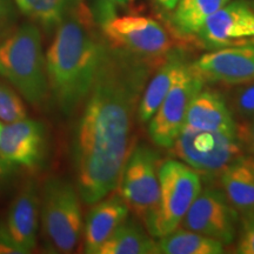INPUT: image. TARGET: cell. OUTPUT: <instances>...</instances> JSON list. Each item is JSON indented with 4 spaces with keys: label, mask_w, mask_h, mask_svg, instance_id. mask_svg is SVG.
<instances>
[{
    "label": "cell",
    "mask_w": 254,
    "mask_h": 254,
    "mask_svg": "<svg viewBox=\"0 0 254 254\" xmlns=\"http://www.w3.org/2000/svg\"><path fill=\"white\" fill-rule=\"evenodd\" d=\"M39 221V190L33 180H27L12 200L5 222L12 238L25 253H30L36 249Z\"/></svg>",
    "instance_id": "14"
},
{
    "label": "cell",
    "mask_w": 254,
    "mask_h": 254,
    "mask_svg": "<svg viewBox=\"0 0 254 254\" xmlns=\"http://www.w3.org/2000/svg\"><path fill=\"white\" fill-rule=\"evenodd\" d=\"M44 243L53 253H72L82 236L84 220L77 186L59 177L45 180L40 190Z\"/></svg>",
    "instance_id": "5"
},
{
    "label": "cell",
    "mask_w": 254,
    "mask_h": 254,
    "mask_svg": "<svg viewBox=\"0 0 254 254\" xmlns=\"http://www.w3.org/2000/svg\"><path fill=\"white\" fill-rule=\"evenodd\" d=\"M74 1L75 0H14L21 14L46 31L57 28Z\"/></svg>",
    "instance_id": "22"
},
{
    "label": "cell",
    "mask_w": 254,
    "mask_h": 254,
    "mask_svg": "<svg viewBox=\"0 0 254 254\" xmlns=\"http://www.w3.org/2000/svg\"><path fill=\"white\" fill-rule=\"evenodd\" d=\"M19 11L14 0H0V41L18 27Z\"/></svg>",
    "instance_id": "26"
},
{
    "label": "cell",
    "mask_w": 254,
    "mask_h": 254,
    "mask_svg": "<svg viewBox=\"0 0 254 254\" xmlns=\"http://www.w3.org/2000/svg\"><path fill=\"white\" fill-rule=\"evenodd\" d=\"M0 75L37 109L50 98L46 57L39 27L25 23L0 41Z\"/></svg>",
    "instance_id": "3"
},
{
    "label": "cell",
    "mask_w": 254,
    "mask_h": 254,
    "mask_svg": "<svg viewBox=\"0 0 254 254\" xmlns=\"http://www.w3.org/2000/svg\"><path fill=\"white\" fill-rule=\"evenodd\" d=\"M159 154L145 142L135 145L120 173L117 193L141 222L148 220L159 199Z\"/></svg>",
    "instance_id": "8"
},
{
    "label": "cell",
    "mask_w": 254,
    "mask_h": 254,
    "mask_svg": "<svg viewBox=\"0 0 254 254\" xmlns=\"http://www.w3.org/2000/svg\"><path fill=\"white\" fill-rule=\"evenodd\" d=\"M205 81L238 86L254 81V46L212 50L190 64Z\"/></svg>",
    "instance_id": "13"
},
{
    "label": "cell",
    "mask_w": 254,
    "mask_h": 254,
    "mask_svg": "<svg viewBox=\"0 0 254 254\" xmlns=\"http://www.w3.org/2000/svg\"><path fill=\"white\" fill-rule=\"evenodd\" d=\"M195 38L209 51L254 46V7L244 0H230L205 21Z\"/></svg>",
    "instance_id": "11"
},
{
    "label": "cell",
    "mask_w": 254,
    "mask_h": 254,
    "mask_svg": "<svg viewBox=\"0 0 254 254\" xmlns=\"http://www.w3.org/2000/svg\"><path fill=\"white\" fill-rule=\"evenodd\" d=\"M1 126H2V125H1V124H0V129H1Z\"/></svg>",
    "instance_id": "33"
},
{
    "label": "cell",
    "mask_w": 254,
    "mask_h": 254,
    "mask_svg": "<svg viewBox=\"0 0 254 254\" xmlns=\"http://www.w3.org/2000/svg\"><path fill=\"white\" fill-rule=\"evenodd\" d=\"M92 13L104 40L116 49L151 60H164L174 51L170 31L154 18L117 14L109 0L100 1Z\"/></svg>",
    "instance_id": "4"
},
{
    "label": "cell",
    "mask_w": 254,
    "mask_h": 254,
    "mask_svg": "<svg viewBox=\"0 0 254 254\" xmlns=\"http://www.w3.org/2000/svg\"><path fill=\"white\" fill-rule=\"evenodd\" d=\"M185 64L182 51L174 50L154 69L142 91L138 105L136 118L141 124L150 122Z\"/></svg>",
    "instance_id": "17"
},
{
    "label": "cell",
    "mask_w": 254,
    "mask_h": 254,
    "mask_svg": "<svg viewBox=\"0 0 254 254\" xmlns=\"http://www.w3.org/2000/svg\"><path fill=\"white\" fill-rule=\"evenodd\" d=\"M158 241L138 218H127L99 247L97 254H157Z\"/></svg>",
    "instance_id": "19"
},
{
    "label": "cell",
    "mask_w": 254,
    "mask_h": 254,
    "mask_svg": "<svg viewBox=\"0 0 254 254\" xmlns=\"http://www.w3.org/2000/svg\"><path fill=\"white\" fill-rule=\"evenodd\" d=\"M0 157L18 166L39 170L47 157L46 126L26 118L2 125Z\"/></svg>",
    "instance_id": "12"
},
{
    "label": "cell",
    "mask_w": 254,
    "mask_h": 254,
    "mask_svg": "<svg viewBox=\"0 0 254 254\" xmlns=\"http://www.w3.org/2000/svg\"><path fill=\"white\" fill-rule=\"evenodd\" d=\"M111 2H118V4H125V2L129 1V0H109Z\"/></svg>",
    "instance_id": "31"
},
{
    "label": "cell",
    "mask_w": 254,
    "mask_h": 254,
    "mask_svg": "<svg viewBox=\"0 0 254 254\" xmlns=\"http://www.w3.org/2000/svg\"><path fill=\"white\" fill-rule=\"evenodd\" d=\"M201 189L200 176L185 163L178 159L160 163L158 204L145 222L148 233L160 239L177 230Z\"/></svg>",
    "instance_id": "6"
},
{
    "label": "cell",
    "mask_w": 254,
    "mask_h": 254,
    "mask_svg": "<svg viewBox=\"0 0 254 254\" xmlns=\"http://www.w3.org/2000/svg\"><path fill=\"white\" fill-rule=\"evenodd\" d=\"M180 225L185 230L220 241L224 246L232 245L237 239L239 213L222 190L206 186L190 206Z\"/></svg>",
    "instance_id": "10"
},
{
    "label": "cell",
    "mask_w": 254,
    "mask_h": 254,
    "mask_svg": "<svg viewBox=\"0 0 254 254\" xmlns=\"http://www.w3.org/2000/svg\"><path fill=\"white\" fill-rule=\"evenodd\" d=\"M231 111L234 118L251 122L254 119V81L238 85L231 97Z\"/></svg>",
    "instance_id": "24"
},
{
    "label": "cell",
    "mask_w": 254,
    "mask_h": 254,
    "mask_svg": "<svg viewBox=\"0 0 254 254\" xmlns=\"http://www.w3.org/2000/svg\"><path fill=\"white\" fill-rule=\"evenodd\" d=\"M247 1L250 2V5L252 6V7H254V0H247Z\"/></svg>",
    "instance_id": "32"
},
{
    "label": "cell",
    "mask_w": 254,
    "mask_h": 254,
    "mask_svg": "<svg viewBox=\"0 0 254 254\" xmlns=\"http://www.w3.org/2000/svg\"><path fill=\"white\" fill-rule=\"evenodd\" d=\"M204 79L186 63L163 103L148 122V134L155 145L165 148H170L173 145L185 126L190 103L204 88Z\"/></svg>",
    "instance_id": "9"
},
{
    "label": "cell",
    "mask_w": 254,
    "mask_h": 254,
    "mask_svg": "<svg viewBox=\"0 0 254 254\" xmlns=\"http://www.w3.org/2000/svg\"><path fill=\"white\" fill-rule=\"evenodd\" d=\"M239 136L252 155H254V119L246 123L245 127H239Z\"/></svg>",
    "instance_id": "29"
},
{
    "label": "cell",
    "mask_w": 254,
    "mask_h": 254,
    "mask_svg": "<svg viewBox=\"0 0 254 254\" xmlns=\"http://www.w3.org/2000/svg\"><path fill=\"white\" fill-rule=\"evenodd\" d=\"M18 165H14L0 157V190L13 182L18 173Z\"/></svg>",
    "instance_id": "28"
},
{
    "label": "cell",
    "mask_w": 254,
    "mask_h": 254,
    "mask_svg": "<svg viewBox=\"0 0 254 254\" xmlns=\"http://www.w3.org/2000/svg\"><path fill=\"white\" fill-rule=\"evenodd\" d=\"M158 5H160L161 7L166 11H173V8L176 7L178 0H154Z\"/></svg>",
    "instance_id": "30"
},
{
    "label": "cell",
    "mask_w": 254,
    "mask_h": 254,
    "mask_svg": "<svg viewBox=\"0 0 254 254\" xmlns=\"http://www.w3.org/2000/svg\"><path fill=\"white\" fill-rule=\"evenodd\" d=\"M185 126L204 131L239 134V125L220 92L202 88L190 103Z\"/></svg>",
    "instance_id": "16"
},
{
    "label": "cell",
    "mask_w": 254,
    "mask_h": 254,
    "mask_svg": "<svg viewBox=\"0 0 254 254\" xmlns=\"http://www.w3.org/2000/svg\"><path fill=\"white\" fill-rule=\"evenodd\" d=\"M105 46L92 9L75 0L57 26L45 56L50 97L64 116L74 114L86 99Z\"/></svg>",
    "instance_id": "2"
},
{
    "label": "cell",
    "mask_w": 254,
    "mask_h": 254,
    "mask_svg": "<svg viewBox=\"0 0 254 254\" xmlns=\"http://www.w3.org/2000/svg\"><path fill=\"white\" fill-rule=\"evenodd\" d=\"M230 0H178L172 25L182 37H195L205 21Z\"/></svg>",
    "instance_id": "20"
},
{
    "label": "cell",
    "mask_w": 254,
    "mask_h": 254,
    "mask_svg": "<svg viewBox=\"0 0 254 254\" xmlns=\"http://www.w3.org/2000/svg\"><path fill=\"white\" fill-rule=\"evenodd\" d=\"M128 215V206L118 193L106 195L93 204L82 228L84 252L97 254L99 247Z\"/></svg>",
    "instance_id": "15"
},
{
    "label": "cell",
    "mask_w": 254,
    "mask_h": 254,
    "mask_svg": "<svg viewBox=\"0 0 254 254\" xmlns=\"http://www.w3.org/2000/svg\"><path fill=\"white\" fill-rule=\"evenodd\" d=\"M170 152L199 176L213 180L228 165L245 154V145L239 134L184 126Z\"/></svg>",
    "instance_id": "7"
},
{
    "label": "cell",
    "mask_w": 254,
    "mask_h": 254,
    "mask_svg": "<svg viewBox=\"0 0 254 254\" xmlns=\"http://www.w3.org/2000/svg\"><path fill=\"white\" fill-rule=\"evenodd\" d=\"M220 185L230 204L238 213L254 212V155L237 159L222 171Z\"/></svg>",
    "instance_id": "18"
},
{
    "label": "cell",
    "mask_w": 254,
    "mask_h": 254,
    "mask_svg": "<svg viewBox=\"0 0 254 254\" xmlns=\"http://www.w3.org/2000/svg\"><path fill=\"white\" fill-rule=\"evenodd\" d=\"M159 253L164 254H221L224 245L220 241L204 234L179 227L158 239Z\"/></svg>",
    "instance_id": "21"
},
{
    "label": "cell",
    "mask_w": 254,
    "mask_h": 254,
    "mask_svg": "<svg viewBox=\"0 0 254 254\" xmlns=\"http://www.w3.org/2000/svg\"><path fill=\"white\" fill-rule=\"evenodd\" d=\"M0 254H26L12 238L5 222H0Z\"/></svg>",
    "instance_id": "27"
},
{
    "label": "cell",
    "mask_w": 254,
    "mask_h": 254,
    "mask_svg": "<svg viewBox=\"0 0 254 254\" xmlns=\"http://www.w3.org/2000/svg\"><path fill=\"white\" fill-rule=\"evenodd\" d=\"M236 252L254 254V212L239 214Z\"/></svg>",
    "instance_id": "25"
},
{
    "label": "cell",
    "mask_w": 254,
    "mask_h": 254,
    "mask_svg": "<svg viewBox=\"0 0 254 254\" xmlns=\"http://www.w3.org/2000/svg\"><path fill=\"white\" fill-rule=\"evenodd\" d=\"M161 63L106 43L73 134L75 186L85 204H95L118 185L134 147L135 117L142 91Z\"/></svg>",
    "instance_id": "1"
},
{
    "label": "cell",
    "mask_w": 254,
    "mask_h": 254,
    "mask_svg": "<svg viewBox=\"0 0 254 254\" xmlns=\"http://www.w3.org/2000/svg\"><path fill=\"white\" fill-rule=\"evenodd\" d=\"M27 117L26 105L18 91L5 82H0V119L13 123Z\"/></svg>",
    "instance_id": "23"
}]
</instances>
